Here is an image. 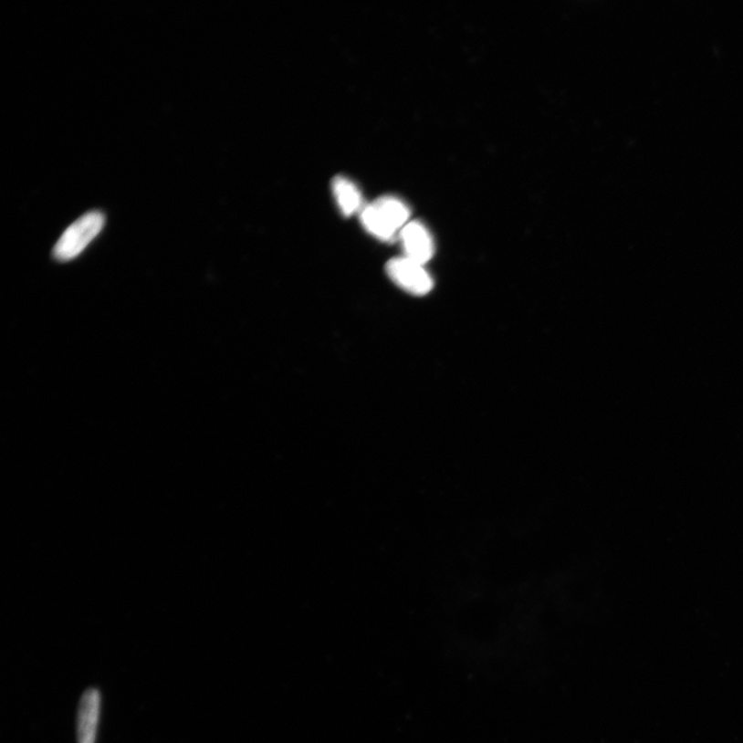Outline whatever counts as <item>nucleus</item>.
<instances>
[{
  "mask_svg": "<svg viewBox=\"0 0 743 743\" xmlns=\"http://www.w3.org/2000/svg\"><path fill=\"white\" fill-rule=\"evenodd\" d=\"M333 192L343 215L351 216L363 208L360 189L350 179L337 177L333 181Z\"/></svg>",
  "mask_w": 743,
  "mask_h": 743,
  "instance_id": "nucleus-6",
  "label": "nucleus"
},
{
  "mask_svg": "<svg viewBox=\"0 0 743 743\" xmlns=\"http://www.w3.org/2000/svg\"><path fill=\"white\" fill-rule=\"evenodd\" d=\"M410 210L397 197L384 196L365 205L361 212V221L366 231L375 238L391 241L400 235L408 223Z\"/></svg>",
  "mask_w": 743,
  "mask_h": 743,
  "instance_id": "nucleus-1",
  "label": "nucleus"
},
{
  "mask_svg": "<svg viewBox=\"0 0 743 743\" xmlns=\"http://www.w3.org/2000/svg\"><path fill=\"white\" fill-rule=\"evenodd\" d=\"M399 235L404 256L424 266L430 262L434 256V244L428 228L413 221L407 224Z\"/></svg>",
  "mask_w": 743,
  "mask_h": 743,
  "instance_id": "nucleus-5",
  "label": "nucleus"
},
{
  "mask_svg": "<svg viewBox=\"0 0 743 743\" xmlns=\"http://www.w3.org/2000/svg\"><path fill=\"white\" fill-rule=\"evenodd\" d=\"M390 279L410 295L423 297L434 288V280L422 264L404 256L390 260L386 265Z\"/></svg>",
  "mask_w": 743,
  "mask_h": 743,
  "instance_id": "nucleus-3",
  "label": "nucleus"
},
{
  "mask_svg": "<svg viewBox=\"0 0 743 743\" xmlns=\"http://www.w3.org/2000/svg\"><path fill=\"white\" fill-rule=\"evenodd\" d=\"M101 695L96 687L86 690L78 702L77 715L78 743H96L99 725Z\"/></svg>",
  "mask_w": 743,
  "mask_h": 743,
  "instance_id": "nucleus-4",
  "label": "nucleus"
},
{
  "mask_svg": "<svg viewBox=\"0 0 743 743\" xmlns=\"http://www.w3.org/2000/svg\"><path fill=\"white\" fill-rule=\"evenodd\" d=\"M105 216L92 211L78 218L62 234L53 249V256L59 262H69L78 256L97 238L105 225Z\"/></svg>",
  "mask_w": 743,
  "mask_h": 743,
  "instance_id": "nucleus-2",
  "label": "nucleus"
}]
</instances>
